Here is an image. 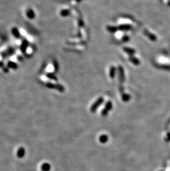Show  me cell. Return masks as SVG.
I'll use <instances>...</instances> for the list:
<instances>
[{"label": "cell", "mask_w": 170, "mask_h": 171, "mask_svg": "<svg viewBox=\"0 0 170 171\" xmlns=\"http://www.w3.org/2000/svg\"><path fill=\"white\" fill-rule=\"evenodd\" d=\"M53 67H54V70H55V72H57L59 70V67L58 62L56 60H54L53 61Z\"/></svg>", "instance_id": "12"}, {"label": "cell", "mask_w": 170, "mask_h": 171, "mask_svg": "<svg viewBox=\"0 0 170 171\" xmlns=\"http://www.w3.org/2000/svg\"><path fill=\"white\" fill-rule=\"evenodd\" d=\"M11 33L13 37L17 39H20L22 38V35L19 29L17 27H13L11 29Z\"/></svg>", "instance_id": "4"}, {"label": "cell", "mask_w": 170, "mask_h": 171, "mask_svg": "<svg viewBox=\"0 0 170 171\" xmlns=\"http://www.w3.org/2000/svg\"><path fill=\"white\" fill-rule=\"evenodd\" d=\"M107 29L108 30V31H109L110 32H115L117 31V28L114 27V26H108L107 27Z\"/></svg>", "instance_id": "16"}, {"label": "cell", "mask_w": 170, "mask_h": 171, "mask_svg": "<svg viewBox=\"0 0 170 171\" xmlns=\"http://www.w3.org/2000/svg\"><path fill=\"white\" fill-rule=\"evenodd\" d=\"M15 52V50L13 48L10 47L8 49H7L6 51L2 52L1 53V56L2 58H6L8 57H9V56H11L14 54Z\"/></svg>", "instance_id": "3"}, {"label": "cell", "mask_w": 170, "mask_h": 171, "mask_svg": "<svg viewBox=\"0 0 170 171\" xmlns=\"http://www.w3.org/2000/svg\"><path fill=\"white\" fill-rule=\"evenodd\" d=\"M119 28L121 30H127L130 29L131 28V26L130 25H129V24H124V25H120Z\"/></svg>", "instance_id": "10"}, {"label": "cell", "mask_w": 170, "mask_h": 171, "mask_svg": "<svg viewBox=\"0 0 170 171\" xmlns=\"http://www.w3.org/2000/svg\"><path fill=\"white\" fill-rule=\"evenodd\" d=\"M45 85L48 88L56 89L60 91H63L64 90V88L61 85H60V84H54L51 83L47 82L45 83Z\"/></svg>", "instance_id": "2"}, {"label": "cell", "mask_w": 170, "mask_h": 171, "mask_svg": "<svg viewBox=\"0 0 170 171\" xmlns=\"http://www.w3.org/2000/svg\"><path fill=\"white\" fill-rule=\"evenodd\" d=\"M123 41H124V42H127L129 40V37L128 36H125L123 37Z\"/></svg>", "instance_id": "21"}, {"label": "cell", "mask_w": 170, "mask_h": 171, "mask_svg": "<svg viewBox=\"0 0 170 171\" xmlns=\"http://www.w3.org/2000/svg\"><path fill=\"white\" fill-rule=\"evenodd\" d=\"M47 166H48V165H44L43 166V171H48L49 168L48 167H47Z\"/></svg>", "instance_id": "20"}, {"label": "cell", "mask_w": 170, "mask_h": 171, "mask_svg": "<svg viewBox=\"0 0 170 171\" xmlns=\"http://www.w3.org/2000/svg\"><path fill=\"white\" fill-rule=\"evenodd\" d=\"M60 14L62 16L66 17L67 16H68V15L70 14V11L69 10H67V9H64L63 10V11H61Z\"/></svg>", "instance_id": "15"}, {"label": "cell", "mask_w": 170, "mask_h": 171, "mask_svg": "<svg viewBox=\"0 0 170 171\" xmlns=\"http://www.w3.org/2000/svg\"><path fill=\"white\" fill-rule=\"evenodd\" d=\"M144 32H145V34H146V36H148L149 38H150V39H151V40H153V39H154L153 36V35H152L153 34H150V33H149L148 31H146V30H145V31Z\"/></svg>", "instance_id": "17"}, {"label": "cell", "mask_w": 170, "mask_h": 171, "mask_svg": "<svg viewBox=\"0 0 170 171\" xmlns=\"http://www.w3.org/2000/svg\"><path fill=\"white\" fill-rule=\"evenodd\" d=\"M115 71V69L114 67H112L111 68H110V72H109V74H110V77L112 78L114 77Z\"/></svg>", "instance_id": "13"}, {"label": "cell", "mask_w": 170, "mask_h": 171, "mask_svg": "<svg viewBox=\"0 0 170 171\" xmlns=\"http://www.w3.org/2000/svg\"><path fill=\"white\" fill-rule=\"evenodd\" d=\"M45 76L48 79H50V80H52L55 81H58L57 77H56V76L52 73H47L46 74Z\"/></svg>", "instance_id": "7"}, {"label": "cell", "mask_w": 170, "mask_h": 171, "mask_svg": "<svg viewBox=\"0 0 170 171\" xmlns=\"http://www.w3.org/2000/svg\"><path fill=\"white\" fill-rule=\"evenodd\" d=\"M9 68L7 67V66H6L4 68H3V69H2V70H3V71L4 73H8L9 71Z\"/></svg>", "instance_id": "18"}, {"label": "cell", "mask_w": 170, "mask_h": 171, "mask_svg": "<svg viewBox=\"0 0 170 171\" xmlns=\"http://www.w3.org/2000/svg\"><path fill=\"white\" fill-rule=\"evenodd\" d=\"M17 59H18V60H19L20 61V62H21V61L23 60V57H22V56H20V55H18V56H17Z\"/></svg>", "instance_id": "22"}, {"label": "cell", "mask_w": 170, "mask_h": 171, "mask_svg": "<svg viewBox=\"0 0 170 171\" xmlns=\"http://www.w3.org/2000/svg\"><path fill=\"white\" fill-rule=\"evenodd\" d=\"M29 45V42L28 41V39H27L26 38H24L22 40V41L21 42V44L20 45V50L21 51V52L24 54V55L26 54L27 50L28 47Z\"/></svg>", "instance_id": "1"}, {"label": "cell", "mask_w": 170, "mask_h": 171, "mask_svg": "<svg viewBox=\"0 0 170 171\" xmlns=\"http://www.w3.org/2000/svg\"><path fill=\"white\" fill-rule=\"evenodd\" d=\"M129 60H130L131 62H132L133 64H134L135 65H138L139 64V63H140V61L135 57H131L130 58H129Z\"/></svg>", "instance_id": "11"}, {"label": "cell", "mask_w": 170, "mask_h": 171, "mask_svg": "<svg viewBox=\"0 0 170 171\" xmlns=\"http://www.w3.org/2000/svg\"><path fill=\"white\" fill-rule=\"evenodd\" d=\"M26 16L29 19H34L35 17V13L34 10L33 9L29 8L27 9L26 12H25Z\"/></svg>", "instance_id": "5"}, {"label": "cell", "mask_w": 170, "mask_h": 171, "mask_svg": "<svg viewBox=\"0 0 170 171\" xmlns=\"http://www.w3.org/2000/svg\"><path fill=\"white\" fill-rule=\"evenodd\" d=\"M123 49L125 51V52H127L128 54L130 55H132L133 54H134L135 52V50L131 49V48H127V47H124Z\"/></svg>", "instance_id": "9"}, {"label": "cell", "mask_w": 170, "mask_h": 171, "mask_svg": "<svg viewBox=\"0 0 170 171\" xmlns=\"http://www.w3.org/2000/svg\"><path fill=\"white\" fill-rule=\"evenodd\" d=\"M119 79L123 82L124 80V70L122 67H119Z\"/></svg>", "instance_id": "8"}, {"label": "cell", "mask_w": 170, "mask_h": 171, "mask_svg": "<svg viewBox=\"0 0 170 171\" xmlns=\"http://www.w3.org/2000/svg\"><path fill=\"white\" fill-rule=\"evenodd\" d=\"M7 66L9 68L13 70H16L18 68V65L16 62H14L13 61L9 60L7 63Z\"/></svg>", "instance_id": "6"}, {"label": "cell", "mask_w": 170, "mask_h": 171, "mask_svg": "<svg viewBox=\"0 0 170 171\" xmlns=\"http://www.w3.org/2000/svg\"><path fill=\"white\" fill-rule=\"evenodd\" d=\"M5 67H6V65H5L4 62L2 60H0V68L2 69Z\"/></svg>", "instance_id": "19"}, {"label": "cell", "mask_w": 170, "mask_h": 171, "mask_svg": "<svg viewBox=\"0 0 170 171\" xmlns=\"http://www.w3.org/2000/svg\"><path fill=\"white\" fill-rule=\"evenodd\" d=\"M17 155L19 157H22L24 156V150L23 149H20L17 153Z\"/></svg>", "instance_id": "14"}]
</instances>
